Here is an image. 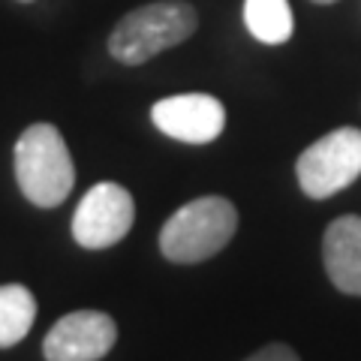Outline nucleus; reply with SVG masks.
<instances>
[{
    "instance_id": "nucleus-4",
    "label": "nucleus",
    "mask_w": 361,
    "mask_h": 361,
    "mask_svg": "<svg viewBox=\"0 0 361 361\" xmlns=\"http://www.w3.org/2000/svg\"><path fill=\"white\" fill-rule=\"evenodd\" d=\"M298 187L310 199H329L361 175V130L341 127L304 148L295 163Z\"/></svg>"
},
{
    "instance_id": "nucleus-1",
    "label": "nucleus",
    "mask_w": 361,
    "mask_h": 361,
    "mask_svg": "<svg viewBox=\"0 0 361 361\" xmlns=\"http://www.w3.org/2000/svg\"><path fill=\"white\" fill-rule=\"evenodd\" d=\"M16 180L25 199L37 208H58L73 193L75 166L61 130L54 123H30L18 135L16 151Z\"/></svg>"
},
{
    "instance_id": "nucleus-2",
    "label": "nucleus",
    "mask_w": 361,
    "mask_h": 361,
    "mask_svg": "<svg viewBox=\"0 0 361 361\" xmlns=\"http://www.w3.org/2000/svg\"><path fill=\"white\" fill-rule=\"evenodd\" d=\"M199 27L196 9L184 0H154L123 16L109 37V54L118 63L142 66L166 49L190 39Z\"/></svg>"
},
{
    "instance_id": "nucleus-9",
    "label": "nucleus",
    "mask_w": 361,
    "mask_h": 361,
    "mask_svg": "<svg viewBox=\"0 0 361 361\" xmlns=\"http://www.w3.org/2000/svg\"><path fill=\"white\" fill-rule=\"evenodd\" d=\"M37 319V298L21 283L0 286V349L21 343Z\"/></svg>"
},
{
    "instance_id": "nucleus-12",
    "label": "nucleus",
    "mask_w": 361,
    "mask_h": 361,
    "mask_svg": "<svg viewBox=\"0 0 361 361\" xmlns=\"http://www.w3.org/2000/svg\"><path fill=\"white\" fill-rule=\"evenodd\" d=\"M313 4H337V0H313Z\"/></svg>"
},
{
    "instance_id": "nucleus-10",
    "label": "nucleus",
    "mask_w": 361,
    "mask_h": 361,
    "mask_svg": "<svg viewBox=\"0 0 361 361\" xmlns=\"http://www.w3.org/2000/svg\"><path fill=\"white\" fill-rule=\"evenodd\" d=\"M244 25L253 39L265 45H283L292 39V6L289 0H244Z\"/></svg>"
},
{
    "instance_id": "nucleus-5",
    "label": "nucleus",
    "mask_w": 361,
    "mask_h": 361,
    "mask_svg": "<svg viewBox=\"0 0 361 361\" xmlns=\"http://www.w3.org/2000/svg\"><path fill=\"white\" fill-rule=\"evenodd\" d=\"M135 220V202L127 187L99 180L87 190L73 214V238L85 250H106L127 238Z\"/></svg>"
},
{
    "instance_id": "nucleus-11",
    "label": "nucleus",
    "mask_w": 361,
    "mask_h": 361,
    "mask_svg": "<svg viewBox=\"0 0 361 361\" xmlns=\"http://www.w3.org/2000/svg\"><path fill=\"white\" fill-rule=\"evenodd\" d=\"M244 361H301V358H298L295 349L286 346V343H268L262 349H256V353Z\"/></svg>"
},
{
    "instance_id": "nucleus-13",
    "label": "nucleus",
    "mask_w": 361,
    "mask_h": 361,
    "mask_svg": "<svg viewBox=\"0 0 361 361\" xmlns=\"http://www.w3.org/2000/svg\"><path fill=\"white\" fill-rule=\"evenodd\" d=\"M18 4H33V0H18Z\"/></svg>"
},
{
    "instance_id": "nucleus-8",
    "label": "nucleus",
    "mask_w": 361,
    "mask_h": 361,
    "mask_svg": "<svg viewBox=\"0 0 361 361\" xmlns=\"http://www.w3.org/2000/svg\"><path fill=\"white\" fill-rule=\"evenodd\" d=\"M322 262L329 280L343 295L361 298V217L343 214L329 223L322 238Z\"/></svg>"
},
{
    "instance_id": "nucleus-7",
    "label": "nucleus",
    "mask_w": 361,
    "mask_h": 361,
    "mask_svg": "<svg viewBox=\"0 0 361 361\" xmlns=\"http://www.w3.org/2000/svg\"><path fill=\"white\" fill-rule=\"evenodd\" d=\"M151 121L169 139L187 145H208L226 127V109L211 94H175L157 99L151 109Z\"/></svg>"
},
{
    "instance_id": "nucleus-3",
    "label": "nucleus",
    "mask_w": 361,
    "mask_h": 361,
    "mask_svg": "<svg viewBox=\"0 0 361 361\" xmlns=\"http://www.w3.org/2000/svg\"><path fill=\"white\" fill-rule=\"evenodd\" d=\"M238 232V208L223 196H202L180 205L160 229V253L175 265H196L217 256Z\"/></svg>"
},
{
    "instance_id": "nucleus-6",
    "label": "nucleus",
    "mask_w": 361,
    "mask_h": 361,
    "mask_svg": "<svg viewBox=\"0 0 361 361\" xmlns=\"http://www.w3.org/2000/svg\"><path fill=\"white\" fill-rule=\"evenodd\" d=\"M118 343V325L103 310H73L61 316L42 341L45 361H99Z\"/></svg>"
}]
</instances>
